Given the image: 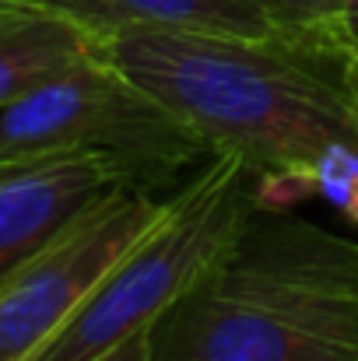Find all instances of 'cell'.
Returning a JSON list of instances; mask_svg holds the SVG:
<instances>
[{
    "label": "cell",
    "instance_id": "cell-1",
    "mask_svg": "<svg viewBox=\"0 0 358 361\" xmlns=\"http://www.w3.org/2000/svg\"><path fill=\"white\" fill-rule=\"evenodd\" d=\"M102 56L176 113L215 154L256 172L260 207H292L313 169L358 147V46L123 28Z\"/></svg>",
    "mask_w": 358,
    "mask_h": 361
},
{
    "label": "cell",
    "instance_id": "cell-2",
    "mask_svg": "<svg viewBox=\"0 0 358 361\" xmlns=\"http://www.w3.org/2000/svg\"><path fill=\"white\" fill-rule=\"evenodd\" d=\"M151 341L155 361H358V239L256 207Z\"/></svg>",
    "mask_w": 358,
    "mask_h": 361
},
{
    "label": "cell",
    "instance_id": "cell-3",
    "mask_svg": "<svg viewBox=\"0 0 358 361\" xmlns=\"http://www.w3.org/2000/svg\"><path fill=\"white\" fill-rule=\"evenodd\" d=\"M256 183V172L232 154L204 161L172 190L169 214L25 361H99L133 334L155 326L260 207Z\"/></svg>",
    "mask_w": 358,
    "mask_h": 361
},
{
    "label": "cell",
    "instance_id": "cell-4",
    "mask_svg": "<svg viewBox=\"0 0 358 361\" xmlns=\"http://www.w3.org/2000/svg\"><path fill=\"white\" fill-rule=\"evenodd\" d=\"M102 151L137 190L172 193L215 151L155 95L113 67L102 49L0 109V169Z\"/></svg>",
    "mask_w": 358,
    "mask_h": 361
},
{
    "label": "cell",
    "instance_id": "cell-5",
    "mask_svg": "<svg viewBox=\"0 0 358 361\" xmlns=\"http://www.w3.org/2000/svg\"><path fill=\"white\" fill-rule=\"evenodd\" d=\"M172 193L117 186L0 284V361L42 348L165 214Z\"/></svg>",
    "mask_w": 358,
    "mask_h": 361
},
{
    "label": "cell",
    "instance_id": "cell-6",
    "mask_svg": "<svg viewBox=\"0 0 358 361\" xmlns=\"http://www.w3.org/2000/svg\"><path fill=\"white\" fill-rule=\"evenodd\" d=\"M117 186H133L102 151H71L0 169V284Z\"/></svg>",
    "mask_w": 358,
    "mask_h": 361
},
{
    "label": "cell",
    "instance_id": "cell-7",
    "mask_svg": "<svg viewBox=\"0 0 358 361\" xmlns=\"http://www.w3.org/2000/svg\"><path fill=\"white\" fill-rule=\"evenodd\" d=\"M106 39L123 28H172L239 39H285L260 0H35Z\"/></svg>",
    "mask_w": 358,
    "mask_h": 361
},
{
    "label": "cell",
    "instance_id": "cell-8",
    "mask_svg": "<svg viewBox=\"0 0 358 361\" xmlns=\"http://www.w3.org/2000/svg\"><path fill=\"white\" fill-rule=\"evenodd\" d=\"M99 53V39L35 0H0V109Z\"/></svg>",
    "mask_w": 358,
    "mask_h": 361
},
{
    "label": "cell",
    "instance_id": "cell-9",
    "mask_svg": "<svg viewBox=\"0 0 358 361\" xmlns=\"http://www.w3.org/2000/svg\"><path fill=\"white\" fill-rule=\"evenodd\" d=\"M260 4L281 25L285 39L299 42L330 39L341 28V11H345V0H260Z\"/></svg>",
    "mask_w": 358,
    "mask_h": 361
},
{
    "label": "cell",
    "instance_id": "cell-10",
    "mask_svg": "<svg viewBox=\"0 0 358 361\" xmlns=\"http://www.w3.org/2000/svg\"><path fill=\"white\" fill-rule=\"evenodd\" d=\"M99 361H155V341H151V326L133 334L130 341H123L119 348H113L106 358Z\"/></svg>",
    "mask_w": 358,
    "mask_h": 361
},
{
    "label": "cell",
    "instance_id": "cell-11",
    "mask_svg": "<svg viewBox=\"0 0 358 361\" xmlns=\"http://www.w3.org/2000/svg\"><path fill=\"white\" fill-rule=\"evenodd\" d=\"M341 28L345 35L358 46V0H345V11H341Z\"/></svg>",
    "mask_w": 358,
    "mask_h": 361
}]
</instances>
